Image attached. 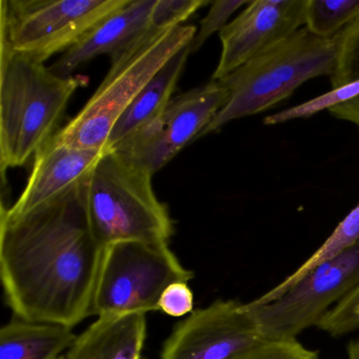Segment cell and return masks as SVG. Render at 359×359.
I'll return each mask as SVG.
<instances>
[{"mask_svg": "<svg viewBox=\"0 0 359 359\" xmlns=\"http://www.w3.org/2000/svg\"><path fill=\"white\" fill-rule=\"evenodd\" d=\"M85 180L27 213L1 211L0 275L15 317L73 329L91 316L104 247L88 217Z\"/></svg>", "mask_w": 359, "mask_h": 359, "instance_id": "obj_1", "label": "cell"}, {"mask_svg": "<svg viewBox=\"0 0 359 359\" xmlns=\"http://www.w3.org/2000/svg\"><path fill=\"white\" fill-rule=\"evenodd\" d=\"M0 168L22 167L57 133L71 97L87 83L60 77L43 62L0 51Z\"/></svg>", "mask_w": 359, "mask_h": 359, "instance_id": "obj_2", "label": "cell"}, {"mask_svg": "<svg viewBox=\"0 0 359 359\" xmlns=\"http://www.w3.org/2000/svg\"><path fill=\"white\" fill-rule=\"evenodd\" d=\"M341 36L321 39L302 27L219 81L228 88V102L199 137L269 110L311 79L331 77L337 68Z\"/></svg>", "mask_w": 359, "mask_h": 359, "instance_id": "obj_3", "label": "cell"}, {"mask_svg": "<svg viewBox=\"0 0 359 359\" xmlns=\"http://www.w3.org/2000/svg\"><path fill=\"white\" fill-rule=\"evenodd\" d=\"M153 174L115 151L100 157L83 182L92 231L102 247L119 241L169 243V210L157 199Z\"/></svg>", "mask_w": 359, "mask_h": 359, "instance_id": "obj_4", "label": "cell"}, {"mask_svg": "<svg viewBox=\"0 0 359 359\" xmlns=\"http://www.w3.org/2000/svg\"><path fill=\"white\" fill-rule=\"evenodd\" d=\"M194 26L150 29L112 58L110 71L81 112L52 140L79 149L104 150L116 121L147 83L182 48L192 43Z\"/></svg>", "mask_w": 359, "mask_h": 359, "instance_id": "obj_5", "label": "cell"}, {"mask_svg": "<svg viewBox=\"0 0 359 359\" xmlns=\"http://www.w3.org/2000/svg\"><path fill=\"white\" fill-rule=\"evenodd\" d=\"M193 278L194 272L180 262L169 243H112L104 248L91 316L158 311L170 285Z\"/></svg>", "mask_w": 359, "mask_h": 359, "instance_id": "obj_6", "label": "cell"}, {"mask_svg": "<svg viewBox=\"0 0 359 359\" xmlns=\"http://www.w3.org/2000/svg\"><path fill=\"white\" fill-rule=\"evenodd\" d=\"M128 0H3L1 48L45 64Z\"/></svg>", "mask_w": 359, "mask_h": 359, "instance_id": "obj_7", "label": "cell"}, {"mask_svg": "<svg viewBox=\"0 0 359 359\" xmlns=\"http://www.w3.org/2000/svg\"><path fill=\"white\" fill-rule=\"evenodd\" d=\"M359 285V241L331 262L317 266L272 302L245 304L262 338L297 340L318 325L331 306Z\"/></svg>", "mask_w": 359, "mask_h": 359, "instance_id": "obj_8", "label": "cell"}, {"mask_svg": "<svg viewBox=\"0 0 359 359\" xmlns=\"http://www.w3.org/2000/svg\"><path fill=\"white\" fill-rule=\"evenodd\" d=\"M229 95L224 83L212 81L172 97L155 118L111 151L152 174L156 173L191 140L201 136L224 108Z\"/></svg>", "mask_w": 359, "mask_h": 359, "instance_id": "obj_9", "label": "cell"}, {"mask_svg": "<svg viewBox=\"0 0 359 359\" xmlns=\"http://www.w3.org/2000/svg\"><path fill=\"white\" fill-rule=\"evenodd\" d=\"M262 340L245 304L216 300L176 325L159 359H232Z\"/></svg>", "mask_w": 359, "mask_h": 359, "instance_id": "obj_10", "label": "cell"}, {"mask_svg": "<svg viewBox=\"0 0 359 359\" xmlns=\"http://www.w3.org/2000/svg\"><path fill=\"white\" fill-rule=\"evenodd\" d=\"M306 0H255L219 33V81L304 27Z\"/></svg>", "mask_w": 359, "mask_h": 359, "instance_id": "obj_11", "label": "cell"}, {"mask_svg": "<svg viewBox=\"0 0 359 359\" xmlns=\"http://www.w3.org/2000/svg\"><path fill=\"white\" fill-rule=\"evenodd\" d=\"M106 150L79 149L50 140L34 156V163L20 198L1 211L7 215L27 213L77 186L91 173Z\"/></svg>", "mask_w": 359, "mask_h": 359, "instance_id": "obj_12", "label": "cell"}, {"mask_svg": "<svg viewBox=\"0 0 359 359\" xmlns=\"http://www.w3.org/2000/svg\"><path fill=\"white\" fill-rule=\"evenodd\" d=\"M156 0H128L62 53L50 70L58 76L70 77L79 66L97 56L109 55L112 60L150 30Z\"/></svg>", "mask_w": 359, "mask_h": 359, "instance_id": "obj_13", "label": "cell"}, {"mask_svg": "<svg viewBox=\"0 0 359 359\" xmlns=\"http://www.w3.org/2000/svg\"><path fill=\"white\" fill-rule=\"evenodd\" d=\"M146 336L144 313L102 315L76 336L64 359H140Z\"/></svg>", "mask_w": 359, "mask_h": 359, "instance_id": "obj_14", "label": "cell"}, {"mask_svg": "<svg viewBox=\"0 0 359 359\" xmlns=\"http://www.w3.org/2000/svg\"><path fill=\"white\" fill-rule=\"evenodd\" d=\"M191 43L172 56L136 96L113 127L104 150L116 148L167 106L191 54Z\"/></svg>", "mask_w": 359, "mask_h": 359, "instance_id": "obj_15", "label": "cell"}, {"mask_svg": "<svg viewBox=\"0 0 359 359\" xmlns=\"http://www.w3.org/2000/svg\"><path fill=\"white\" fill-rule=\"evenodd\" d=\"M76 336L66 325L14 317L0 330V359H58Z\"/></svg>", "mask_w": 359, "mask_h": 359, "instance_id": "obj_16", "label": "cell"}, {"mask_svg": "<svg viewBox=\"0 0 359 359\" xmlns=\"http://www.w3.org/2000/svg\"><path fill=\"white\" fill-rule=\"evenodd\" d=\"M359 241V203L339 222L335 230L327 237V241L291 275L280 283L264 293L260 297L252 300L253 304H264L272 302L275 298L287 291L292 285L304 278L308 273L317 266L335 259L346 250Z\"/></svg>", "mask_w": 359, "mask_h": 359, "instance_id": "obj_17", "label": "cell"}, {"mask_svg": "<svg viewBox=\"0 0 359 359\" xmlns=\"http://www.w3.org/2000/svg\"><path fill=\"white\" fill-rule=\"evenodd\" d=\"M359 20V0H306L304 27L321 39H334Z\"/></svg>", "mask_w": 359, "mask_h": 359, "instance_id": "obj_18", "label": "cell"}, {"mask_svg": "<svg viewBox=\"0 0 359 359\" xmlns=\"http://www.w3.org/2000/svg\"><path fill=\"white\" fill-rule=\"evenodd\" d=\"M358 95L359 81L332 89L331 91L304 104L285 109L275 114L268 115L264 118V123L266 126H275L295 121V119L309 118L313 115L323 112V110H331L334 107L344 104Z\"/></svg>", "mask_w": 359, "mask_h": 359, "instance_id": "obj_19", "label": "cell"}, {"mask_svg": "<svg viewBox=\"0 0 359 359\" xmlns=\"http://www.w3.org/2000/svg\"><path fill=\"white\" fill-rule=\"evenodd\" d=\"M330 79L332 89L359 81V20L342 33L337 68Z\"/></svg>", "mask_w": 359, "mask_h": 359, "instance_id": "obj_20", "label": "cell"}, {"mask_svg": "<svg viewBox=\"0 0 359 359\" xmlns=\"http://www.w3.org/2000/svg\"><path fill=\"white\" fill-rule=\"evenodd\" d=\"M359 308V285L339 304L331 309L319 321L317 327L334 337L346 335L359 327L357 310Z\"/></svg>", "mask_w": 359, "mask_h": 359, "instance_id": "obj_21", "label": "cell"}, {"mask_svg": "<svg viewBox=\"0 0 359 359\" xmlns=\"http://www.w3.org/2000/svg\"><path fill=\"white\" fill-rule=\"evenodd\" d=\"M209 4L207 0H156L151 14V29L165 30L180 26L195 12Z\"/></svg>", "mask_w": 359, "mask_h": 359, "instance_id": "obj_22", "label": "cell"}, {"mask_svg": "<svg viewBox=\"0 0 359 359\" xmlns=\"http://www.w3.org/2000/svg\"><path fill=\"white\" fill-rule=\"evenodd\" d=\"M232 359H319L316 351L298 340H262Z\"/></svg>", "mask_w": 359, "mask_h": 359, "instance_id": "obj_23", "label": "cell"}, {"mask_svg": "<svg viewBox=\"0 0 359 359\" xmlns=\"http://www.w3.org/2000/svg\"><path fill=\"white\" fill-rule=\"evenodd\" d=\"M247 0H217L212 1L211 8L205 18L201 22V29L191 43V53L198 51L203 43L214 33L219 32L228 25L231 16L241 9L249 5Z\"/></svg>", "mask_w": 359, "mask_h": 359, "instance_id": "obj_24", "label": "cell"}, {"mask_svg": "<svg viewBox=\"0 0 359 359\" xmlns=\"http://www.w3.org/2000/svg\"><path fill=\"white\" fill-rule=\"evenodd\" d=\"M194 310V294L188 283L170 285L161 296L158 311L171 317L186 316Z\"/></svg>", "mask_w": 359, "mask_h": 359, "instance_id": "obj_25", "label": "cell"}, {"mask_svg": "<svg viewBox=\"0 0 359 359\" xmlns=\"http://www.w3.org/2000/svg\"><path fill=\"white\" fill-rule=\"evenodd\" d=\"M333 116L354 123L359 128V95L329 110Z\"/></svg>", "mask_w": 359, "mask_h": 359, "instance_id": "obj_26", "label": "cell"}, {"mask_svg": "<svg viewBox=\"0 0 359 359\" xmlns=\"http://www.w3.org/2000/svg\"><path fill=\"white\" fill-rule=\"evenodd\" d=\"M348 359H359V339L353 340L348 344Z\"/></svg>", "mask_w": 359, "mask_h": 359, "instance_id": "obj_27", "label": "cell"}, {"mask_svg": "<svg viewBox=\"0 0 359 359\" xmlns=\"http://www.w3.org/2000/svg\"><path fill=\"white\" fill-rule=\"evenodd\" d=\"M357 317H358V321H359V308H358V310H357Z\"/></svg>", "mask_w": 359, "mask_h": 359, "instance_id": "obj_28", "label": "cell"}, {"mask_svg": "<svg viewBox=\"0 0 359 359\" xmlns=\"http://www.w3.org/2000/svg\"><path fill=\"white\" fill-rule=\"evenodd\" d=\"M58 359H64V357L62 356V357H60V358H58Z\"/></svg>", "mask_w": 359, "mask_h": 359, "instance_id": "obj_29", "label": "cell"}]
</instances>
